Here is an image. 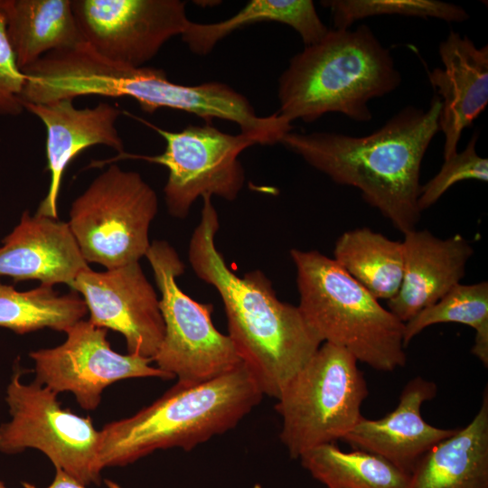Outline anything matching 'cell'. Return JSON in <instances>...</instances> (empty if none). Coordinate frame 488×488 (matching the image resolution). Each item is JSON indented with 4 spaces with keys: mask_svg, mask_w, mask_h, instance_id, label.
Segmentation results:
<instances>
[{
    "mask_svg": "<svg viewBox=\"0 0 488 488\" xmlns=\"http://www.w3.org/2000/svg\"><path fill=\"white\" fill-rule=\"evenodd\" d=\"M402 246L401 285L387 305L406 323L460 284L474 249L458 234L440 239L427 230L417 229L404 234Z\"/></svg>",
    "mask_w": 488,
    "mask_h": 488,
    "instance_id": "cell-18",
    "label": "cell"
},
{
    "mask_svg": "<svg viewBox=\"0 0 488 488\" xmlns=\"http://www.w3.org/2000/svg\"><path fill=\"white\" fill-rule=\"evenodd\" d=\"M160 291L164 335L153 361L179 383L204 382L242 364L229 337L211 321L212 306L191 298L177 284L184 264L174 248L155 240L145 256Z\"/></svg>",
    "mask_w": 488,
    "mask_h": 488,
    "instance_id": "cell-8",
    "label": "cell"
},
{
    "mask_svg": "<svg viewBox=\"0 0 488 488\" xmlns=\"http://www.w3.org/2000/svg\"><path fill=\"white\" fill-rule=\"evenodd\" d=\"M434 381L417 376L404 387L397 407L379 419L361 416L343 437L354 449L380 455L410 474L419 459L455 429L436 427L421 415L424 402L433 399Z\"/></svg>",
    "mask_w": 488,
    "mask_h": 488,
    "instance_id": "cell-15",
    "label": "cell"
},
{
    "mask_svg": "<svg viewBox=\"0 0 488 488\" xmlns=\"http://www.w3.org/2000/svg\"><path fill=\"white\" fill-rule=\"evenodd\" d=\"M458 323L474 330L471 349L482 364L488 367V283L458 284L435 304L424 308L404 323L403 341L407 347L427 327Z\"/></svg>",
    "mask_w": 488,
    "mask_h": 488,
    "instance_id": "cell-25",
    "label": "cell"
},
{
    "mask_svg": "<svg viewBox=\"0 0 488 488\" xmlns=\"http://www.w3.org/2000/svg\"><path fill=\"white\" fill-rule=\"evenodd\" d=\"M357 363L345 349L323 343L285 386L275 408L283 421L280 440L292 458L342 440L361 418L369 390Z\"/></svg>",
    "mask_w": 488,
    "mask_h": 488,
    "instance_id": "cell-6",
    "label": "cell"
},
{
    "mask_svg": "<svg viewBox=\"0 0 488 488\" xmlns=\"http://www.w3.org/2000/svg\"><path fill=\"white\" fill-rule=\"evenodd\" d=\"M87 305L77 292L61 295L52 286L42 285L17 291L0 282V326L23 334L43 328L70 329L87 314Z\"/></svg>",
    "mask_w": 488,
    "mask_h": 488,
    "instance_id": "cell-24",
    "label": "cell"
},
{
    "mask_svg": "<svg viewBox=\"0 0 488 488\" xmlns=\"http://www.w3.org/2000/svg\"><path fill=\"white\" fill-rule=\"evenodd\" d=\"M408 488H488V390L465 427L430 448L410 474Z\"/></svg>",
    "mask_w": 488,
    "mask_h": 488,
    "instance_id": "cell-19",
    "label": "cell"
},
{
    "mask_svg": "<svg viewBox=\"0 0 488 488\" xmlns=\"http://www.w3.org/2000/svg\"><path fill=\"white\" fill-rule=\"evenodd\" d=\"M24 74L18 67L9 43L5 22L0 14V117H15L24 110L21 94Z\"/></svg>",
    "mask_w": 488,
    "mask_h": 488,
    "instance_id": "cell-28",
    "label": "cell"
},
{
    "mask_svg": "<svg viewBox=\"0 0 488 488\" xmlns=\"http://www.w3.org/2000/svg\"><path fill=\"white\" fill-rule=\"evenodd\" d=\"M262 22H276L292 27L305 46L319 42L329 31L311 0H250L226 20L213 23L190 21L181 37L191 52L203 56L235 30Z\"/></svg>",
    "mask_w": 488,
    "mask_h": 488,
    "instance_id": "cell-21",
    "label": "cell"
},
{
    "mask_svg": "<svg viewBox=\"0 0 488 488\" xmlns=\"http://www.w3.org/2000/svg\"><path fill=\"white\" fill-rule=\"evenodd\" d=\"M440 110L441 100L434 94L427 109L407 106L367 136L290 131L280 144L334 183L357 188L405 234L420 220L421 164L439 131Z\"/></svg>",
    "mask_w": 488,
    "mask_h": 488,
    "instance_id": "cell-2",
    "label": "cell"
},
{
    "mask_svg": "<svg viewBox=\"0 0 488 488\" xmlns=\"http://www.w3.org/2000/svg\"><path fill=\"white\" fill-rule=\"evenodd\" d=\"M0 6H1V0H0Z\"/></svg>",
    "mask_w": 488,
    "mask_h": 488,
    "instance_id": "cell-31",
    "label": "cell"
},
{
    "mask_svg": "<svg viewBox=\"0 0 488 488\" xmlns=\"http://www.w3.org/2000/svg\"><path fill=\"white\" fill-rule=\"evenodd\" d=\"M157 211L155 190L113 163L73 201L68 225L86 261L110 269L145 256Z\"/></svg>",
    "mask_w": 488,
    "mask_h": 488,
    "instance_id": "cell-7",
    "label": "cell"
},
{
    "mask_svg": "<svg viewBox=\"0 0 488 488\" xmlns=\"http://www.w3.org/2000/svg\"><path fill=\"white\" fill-rule=\"evenodd\" d=\"M477 139L478 133L474 132L465 150L445 160L439 172L421 185L418 201L421 211L436 203L449 188L460 181L487 182L488 160L476 153Z\"/></svg>",
    "mask_w": 488,
    "mask_h": 488,
    "instance_id": "cell-27",
    "label": "cell"
},
{
    "mask_svg": "<svg viewBox=\"0 0 488 488\" xmlns=\"http://www.w3.org/2000/svg\"><path fill=\"white\" fill-rule=\"evenodd\" d=\"M0 488H7L1 479H0Z\"/></svg>",
    "mask_w": 488,
    "mask_h": 488,
    "instance_id": "cell-30",
    "label": "cell"
},
{
    "mask_svg": "<svg viewBox=\"0 0 488 488\" xmlns=\"http://www.w3.org/2000/svg\"><path fill=\"white\" fill-rule=\"evenodd\" d=\"M154 129L165 141L160 155H145L122 153L114 158L92 162L91 166L113 164L122 159H140L164 165L168 179L164 188V201L170 215L183 219L192 205L205 194L234 201L245 183V172L239 155L258 144L248 135L221 132L206 122L189 125L180 131H168L136 117Z\"/></svg>",
    "mask_w": 488,
    "mask_h": 488,
    "instance_id": "cell-10",
    "label": "cell"
},
{
    "mask_svg": "<svg viewBox=\"0 0 488 488\" xmlns=\"http://www.w3.org/2000/svg\"><path fill=\"white\" fill-rule=\"evenodd\" d=\"M0 247V276L14 282L38 280L42 285L66 284L90 267L68 222L25 211L19 224Z\"/></svg>",
    "mask_w": 488,
    "mask_h": 488,
    "instance_id": "cell-17",
    "label": "cell"
},
{
    "mask_svg": "<svg viewBox=\"0 0 488 488\" xmlns=\"http://www.w3.org/2000/svg\"><path fill=\"white\" fill-rule=\"evenodd\" d=\"M17 365L6 387L11 419L0 425V452L14 455L27 448L42 451L83 485H99V431L90 418L61 408L57 393L36 380L21 381Z\"/></svg>",
    "mask_w": 488,
    "mask_h": 488,
    "instance_id": "cell-9",
    "label": "cell"
},
{
    "mask_svg": "<svg viewBox=\"0 0 488 488\" xmlns=\"http://www.w3.org/2000/svg\"><path fill=\"white\" fill-rule=\"evenodd\" d=\"M105 482L108 488H121L117 483L112 481L106 480ZM23 486L24 488H35L33 485L27 483H23ZM47 488H86V486L62 469L55 467L53 481Z\"/></svg>",
    "mask_w": 488,
    "mask_h": 488,
    "instance_id": "cell-29",
    "label": "cell"
},
{
    "mask_svg": "<svg viewBox=\"0 0 488 488\" xmlns=\"http://www.w3.org/2000/svg\"><path fill=\"white\" fill-rule=\"evenodd\" d=\"M201 219L189 244L196 276L212 286L224 305L229 337L263 394L278 399L287 382L323 343L297 306L280 301L259 270L240 277L215 244L220 228L211 196L202 197Z\"/></svg>",
    "mask_w": 488,
    "mask_h": 488,
    "instance_id": "cell-1",
    "label": "cell"
},
{
    "mask_svg": "<svg viewBox=\"0 0 488 488\" xmlns=\"http://www.w3.org/2000/svg\"><path fill=\"white\" fill-rule=\"evenodd\" d=\"M304 319L321 340L342 347L380 371L406 364L404 323L384 308L333 258L290 250Z\"/></svg>",
    "mask_w": 488,
    "mask_h": 488,
    "instance_id": "cell-5",
    "label": "cell"
},
{
    "mask_svg": "<svg viewBox=\"0 0 488 488\" xmlns=\"http://www.w3.org/2000/svg\"><path fill=\"white\" fill-rule=\"evenodd\" d=\"M321 5L330 9L334 29H350L359 20L382 14L436 18L456 23L469 18L463 7L436 0H324Z\"/></svg>",
    "mask_w": 488,
    "mask_h": 488,
    "instance_id": "cell-26",
    "label": "cell"
},
{
    "mask_svg": "<svg viewBox=\"0 0 488 488\" xmlns=\"http://www.w3.org/2000/svg\"><path fill=\"white\" fill-rule=\"evenodd\" d=\"M302 466L328 488H408L410 474L385 458L362 450H341L334 443L305 452Z\"/></svg>",
    "mask_w": 488,
    "mask_h": 488,
    "instance_id": "cell-23",
    "label": "cell"
},
{
    "mask_svg": "<svg viewBox=\"0 0 488 488\" xmlns=\"http://www.w3.org/2000/svg\"><path fill=\"white\" fill-rule=\"evenodd\" d=\"M24 110L36 116L46 129V159L50 184L37 214L58 219V197L63 174L83 150L96 145L124 153V143L116 123L121 111L108 102L78 108L71 99L43 104H24Z\"/></svg>",
    "mask_w": 488,
    "mask_h": 488,
    "instance_id": "cell-14",
    "label": "cell"
},
{
    "mask_svg": "<svg viewBox=\"0 0 488 488\" xmlns=\"http://www.w3.org/2000/svg\"><path fill=\"white\" fill-rule=\"evenodd\" d=\"M263 395L243 363L204 382H177L134 416L104 426L99 466L127 465L159 449L189 451L235 427Z\"/></svg>",
    "mask_w": 488,
    "mask_h": 488,
    "instance_id": "cell-4",
    "label": "cell"
},
{
    "mask_svg": "<svg viewBox=\"0 0 488 488\" xmlns=\"http://www.w3.org/2000/svg\"><path fill=\"white\" fill-rule=\"evenodd\" d=\"M401 75L371 29H332L295 54L278 79V113L311 123L327 113L372 118L369 102L395 90Z\"/></svg>",
    "mask_w": 488,
    "mask_h": 488,
    "instance_id": "cell-3",
    "label": "cell"
},
{
    "mask_svg": "<svg viewBox=\"0 0 488 488\" xmlns=\"http://www.w3.org/2000/svg\"><path fill=\"white\" fill-rule=\"evenodd\" d=\"M0 14L21 70L49 52L83 42L71 0H2Z\"/></svg>",
    "mask_w": 488,
    "mask_h": 488,
    "instance_id": "cell-20",
    "label": "cell"
},
{
    "mask_svg": "<svg viewBox=\"0 0 488 488\" xmlns=\"http://www.w3.org/2000/svg\"><path fill=\"white\" fill-rule=\"evenodd\" d=\"M63 343L53 348L31 352L35 380L57 394L73 393L80 406L95 409L101 393L108 385L124 379L155 377L173 379L153 367L151 359L113 351L107 329L89 320H80L65 333Z\"/></svg>",
    "mask_w": 488,
    "mask_h": 488,
    "instance_id": "cell-12",
    "label": "cell"
},
{
    "mask_svg": "<svg viewBox=\"0 0 488 488\" xmlns=\"http://www.w3.org/2000/svg\"><path fill=\"white\" fill-rule=\"evenodd\" d=\"M443 67L428 71L441 100L438 128L445 136L444 159L457 153L463 130L488 103V46L477 47L466 35L451 31L438 47Z\"/></svg>",
    "mask_w": 488,
    "mask_h": 488,
    "instance_id": "cell-16",
    "label": "cell"
},
{
    "mask_svg": "<svg viewBox=\"0 0 488 488\" xmlns=\"http://www.w3.org/2000/svg\"><path fill=\"white\" fill-rule=\"evenodd\" d=\"M70 288L83 296L94 325L120 333L128 354L153 361L164 335L156 293L139 262L80 273Z\"/></svg>",
    "mask_w": 488,
    "mask_h": 488,
    "instance_id": "cell-13",
    "label": "cell"
},
{
    "mask_svg": "<svg viewBox=\"0 0 488 488\" xmlns=\"http://www.w3.org/2000/svg\"><path fill=\"white\" fill-rule=\"evenodd\" d=\"M333 259L374 297L393 298L403 276L402 241L369 228L343 232L336 240Z\"/></svg>",
    "mask_w": 488,
    "mask_h": 488,
    "instance_id": "cell-22",
    "label": "cell"
},
{
    "mask_svg": "<svg viewBox=\"0 0 488 488\" xmlns=\"http://www.w3.org/2000/svg\"><path fill=\"white\" fill-rule=\"evenodd\" d=\"M83 41L99 55L138 68L189 22L181 0H71Z\"/></svg>",
    "mask_w": 488,
    "mask_h": 488,
    "instance_id": "cell-11",
    "label": "cell"
}]
</instances>
